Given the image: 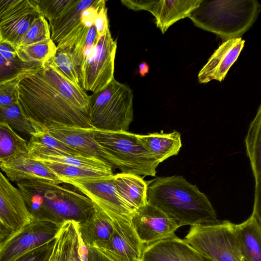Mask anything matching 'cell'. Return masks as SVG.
<instances>
[{"label":"cell","instance_id":"obj_25","mask_svg":"<svg viewBox=\"0 0 261 261\" xmlns=\"http://www.w3.org/2000/svg\"><path fill=\"white\" fill-rule=\"evenodd\" d=\"M143 147L160 163L177 155L181 147L180 134L176 130L170 133H154L146 135H137Z\"/></svg>","mask_w":261,"mask_h":261},{"label":"cell","instance_id":"obj_9","mask_svg":"<svg viewBox=\"0 0 261 261\" xmlns=\"http://www.w3.org/2000/svg\"><path fill=\"white\" fill-rule=\"evenodd\" d=\"M113 176L87 179L62 178L60 179L77 188L112 221L131 220L134 213L117 192Z\"/></svg>","mask_w":261,"mask_h":261},{"label":"cell","instance_id":"obj_27","mask_svg":"<svg viewBox=\"0 0 261 261\" xmlns=\"http://www.w3.org/2000/svg\"><path fill=\"white\" fill-rule=\"evenodd\" d=\"M94 205L92 215L78 224L79 233L85 247L93 246L96 242L107 240L113 231L111 219L97 205Z\"/></svg>","mask_w":261,"mask_h":261},{"label":"cell","instance_id":"obj_11","mask_svg":"<svg viewBox=\"0 0 261 261\" xmlns=\"http://www.w3.org/2000/svg\"><path fill=\"white\" fill-rule=\"evenodd\" d=\"M113 231L105 241L93 246L112 261L141 260L144 245L139 238L131 220L112 221Z\"/></svg>","mask_w":261,"mask_h":261},{"label":"cell","instance_id":"obj_6","mask_svg":"<svg viewBox=\"0 0 261 261\" xmlns=\"http://www.w3.org/2000/svg\"><path fill=\"white\" fill-rule=\"evenodd\" d=\"M183 240L214 261H245L236 234L234 224L229 221L191 226Z\"/></svg>","mask_w":261,"mask_h":261},{"label":"cell","instance_id":"obj_36","mask_svg":"<svg viewBox=\"0 0 261 261\" xmlns=\"http://www.w3.org/2000/svg\"><path fill=\"white\" fill-rule=\"evenodd\" d=\"M48 39H50L49 24L46 18L42 15H40L33 20L27 32L20 42L18 48Z\"/></svg>","mask_w":261,"mask_h":261},{"label":"cell","instance_id":"obj_38","mask_svg":"<svg viewBox=\"0 0 261 261\" xmlns=\"http://www.w3.org/2000/svg\"><path fill=\"white\" fill-rule=\"evenodd\" d=\"M26 75L0 84V105H9L18 102V84Z\"/></svg>","mask_w":261,"mask_h":261},{"label":"cell","instance_id":"obj_35","mask_svg":"<svg viewBox=\"0 0 261 261\" xmlns=\"http://www.w3.org/2000/svg\"><path fill=\"white\" fill-rule=\"evenodd\" d=\"M53 62L68 80L77 87H82L71 50H57Z\"/></svg>","mask_w":261,"mask_h":261},{"label":"cell","instance_id":"obj_37","mask_svg":"<svg viewBox=\"0 0 261 261\" xmlns=\"http://www.w3.org/2000/svg\"><path fill=\"white\" fill-rule=\"evenodd\" d=\"M74 0H34L42 15L49 21L59 17Z\"/></svg>","mask_w":261,"mask_h":261},{"label":"cell","instance_id":"obj_14","mask_svg":"<svg viewBox=\"0 0 261 261\" xmlns=\"http://www.w3.org/2000/svg\"><path fill=\"white\" fill-rule=\"evenodd\" d=\"M131 221L144 246L175 236L179 228L164 212L148 202L136 211Z\"/></svg>","mask_w":261,"mask_h":261},{"label":"cell","instance_id":"obj_1","mask_svg":"<svg viewBox=\"0 0 261 261\" xmlns=\"http://www.w3.org/2000/svg\"><path fill=\"white\" fill-rule=\"evenodd\" d=\"M41 69L23 77L17 86L18 102L39 133L57 126L91 128L89 113L75 106L44 79Z\"/></svg>","mask_w":261,"mask_h":261},{"label":"cell","instance_id":"obj_26","mask_svg":"<svg viewBox=\"0 0 261 261\" xmlns=\"http://www.w3.org/2000/svg\"><path fill=\"white\" fill-rule=\"evenodd\" d=\"M261 107L252 122L245 139L248 155L250 159L255 180L253 209L260 210V123Z\"/></svg>","mask_w":261,"mask_h":261},{"label":"cell","instance_id":"obj_5","mask_svg":"<svg viewBox=\"0 0 261 261\" xmlns=\"http://www.w3.org/2000/svg\"><path fill=\"white\" fill-rule=\"evenodd\" d=\"M133 93L115 79L103 89L89 95V114L92 128L127 132L133 120Z\"/></svg>","mask_w":261,"mask_h":261},{"label":"cell","instance_id":"obj_43","mask_svg":"<svg viewBox=\"0 0 261 261\" xmlns=\"http://www.w3.org/2000/svg\"><path fill=\"white\" fill-rule=\"evenodd\" d=\"M0 55L7 60H14L20 59L17 51L6 42L0 43Z\"/></svg>","mask_w":261,"mask_h":261},{"label":"cell","instance_id":"obj_4","mask_svg":"<svg viewBox=\"0 0 261 261\" xmlns=\"http://www.w3.org/2000/svg\"><path fill=\"white\" fill-rule=\"evenodd\" d=\"M260 11V5L255 0H202L189 18L196 27L218 35L224 41L241 37Z\"/></svg>","mask_w":261,"mask_h":261},{"label":"cell","instance_id":"obj_13","mask_svg":"<svg viewBox=\"0 0 261 261\" xmlns=\"http://www.w3.org/2000/svg\"><path fill=\"white\" fill-rule=\"evenodd\" d=\"M48 132L81 153L104 162L112 167L113 171L118 169L121 173L134 174L129 166L106 151L95 141L91 128L57 126L49 128Z\"/></svg>","mask_w":261,"mask_h":261},{"label":"cell","instance_id":"obj_18","mask_svg":"<svg viewBox=\"0 0 261 261\" xmlns=\"http://www.w3.org/2000/svg\"><path fill=\"white\" fill-rule=\"evenodd\" d=\"M245 42L241 37L223 41L199 72V82L206 84L214 80L222 82L231 66L237 60Z\"/></svg>","mask_w":261,"mask_h":261},{"label":"cell","instance_id":"obj_22","mask_svg":"<svg viewBox=\"0 0 261 261\" xmlns=\"http://www.w3.org/2000/svg\"><path fill=\"white\" fill-rule=\"evenodd\" d=\"M53 59L45 63L41 69L44 79L63 97L89 113V95L82 87L74 85L59 70Z\"/></svg>","mask_w":261,"mask_h":261},{"label":"cell","instance_id":"obj_24","mask_svg":"<svg viewBox=\"0 0 261 261\" xmlns=\"http://www.w3.org/2000/svg\"><path fill=\"white\" fill-rule=\"evenodd\" d=\"M234 229L245 261H261V222L251 215Z\"/></svg>","mask_w":261,"mask_h":261},{"label":"cell","instance_id":"obj_8","mask_svg":"<svg viewBox=\"0 0 261 261\" xmlns=\"http://www.w3.org/2000/svg\"><path fill=\"white\" fill-rule=\"evenodd\" d=\"M117 41L112 37L109 28L98 38L91 56L83 65L79 79L83 89L93 93L106 87L114 78Z\"/></svg>","mask_w":261,"mask_h":261},{"label":"cell","instance_id":"obj_2","mask_svg":"<svg viewBox=\"0 0 261 261\" xmlns=\"http://www.w3.org/2000/svg\"><path fill=\"white\" fill-rule=\"evenodd\" d=\"M17 185L33 218L59 224L70 220L79 224L94 211L91 200L68 182L25 179L17 182Z\"/></svg>","mask_w":261,"mask_h":261},{"label":"cell","instance_id":"obj_45","mask_svg":"<svg viewBox=\"0 0 261 261\" xmlns=\"http://www.w3.org/2000/svg\"><path fill=\"white\" fill-rule=\"evenodd\" d=\"M139 261H142V260H139Z\"/></svg>","mask_w":261,"mask_h":261},{"label":"cell","instance_id":"obj_41","mask_svg":"<svg viewBox=\"0 0 261 261\" xmlns=\"http://www.w3.org/2000/svg\"><path fill=\"white\" fill-rule=\"evenodd\" d=\"M84 261H112L94 246L85 247Z\"/></svg>","mask_w":261,"mask_h":261},{"label":"cell","instance_id":"obj_20","mask_svg":"<svg viewBox=\"0 0 261 261\" xmlns=\"http://www.w3.org/2000/svg\"><path fill=\"white\" fill-rule=\"evenodd\" d=\"M78 224L70 220L62 223L48 261H84L85 247L79 233Z\"/></svg>","mask_w":261,"mask_h":261},{"label":"cell","instance_id":"obj_3","mask_svg":"<svg viewBox=\"0 0 261 261\" xmlns=\"http://www.w3.org/2000/svg\"><path fill=\"white\" fill-rule=\"evenodd\" d=\"M147 200L179 227L211 225L220 221L206 196L181 176L157 177L149 182Z\"/></svg>","mask_w":261,"mask_h":261},{"label":"cell","instance_id":"obj_21","mask_svg":"<svg viewBox=\"0 0 261 261\" xmlns=\"http://www.w3.org/2000/svg\"><path fill=\"white\" fill-rule=\"evenodd\" d=\"M96 2L97 0H74L59 17L49 21L50 39L56 45L64 39L75 36L87 28L81 22V13Z\"/></svg>","mask_w":261,"mask_h":261},{"label":"cell","instance_id":"obj_29","mask_svg":"<svg viewBox=\"0 0 261 261\" xmlns=\"http://www.w3.org/2000/svg\"><path fill=\"white\" fill-rule=\"evenodd\" d=\"M29 153L26 140L5 123L0 122V163Z\"/></svg>","mask_w":261,"mask_h":261},{"label":"cell","instance_id":"obj_17","mask_svg":"<svg viewBox=\"0 0 261 261\" xmlns=\"http://www.w3.org/2000/svg\"><path fill=\"white\" fill-rule=\"evenodd\" d=\"M142 261H214L176 236L144 246Z\"/></svg>","mask_w":261,"mask_h":261},{"label":"cell","instance_id":"obj_10","mask_svg":"<svg viewBox=\"0 0 261 261\" xmlns=\"http://www.w3.org/2000/svg\"><path fill=\"white\" fill-rule=\"evenodd\" d=\"M62 224L32 218L29 223L0 244V261H13L55 239Z\"/></svg>","mask_w":261,"mask_h":261},{"label":"cell","instance_id":"obj_19","mask_svg":"<svg viewBox=\"0 0 261 261\" xmlns=\"http://www.w3.org/2000/svg\"><path fill=\"white\" fill-rule=\"evenodd\" d=\"M0 168L12 181L41 179L56 184L62 182L48 167L33 159L29 153L19 155L7 162L0 163Z\"/></svg>","mask_w":261,"mask_h":261},{"label":"cell","instance_id":"obj_31","mask_svg":"<svg viewBox=\"0 0 261 261\" xmlns=\"http://www.w3.org/2000/svg\"><path fill=\"white\" fill-rule=\"evenodd\" d=\"M37 161L45 165L54 172L59 178H96L114 175L113 171L86 168L48 161Z\"/></svg>","mask_w":261,"mask_h":261},{"label":"cell","instance_id":"obj_34","mask_svg":"<svg viewBox=\"0 0 261 261\" xmlns=\"http://www.w3.org/2000/svg\"><path fill=\"white\" fill-rule=\"evenodd\" d=\"M28 145L29 149L47 148L70 155H84L54 137L48 131L32 135Z\"/></svg>","mask_w":261,"mask_h":261},{"label":"cell","instance_id":"obj_33","mask_svg":"<svg viewBox=\"0 0 261 261\" xmlns=\"http://www.w3.org/2000/svg\"><path fill=\"white\" fill-rule=\"evenodd\" d=\"M56 50V45L51 39L20 47L17 49L21 60L39 62L43 65L54 58Z\"/></svg>","mask_w":261,"mask_h":261},{"label":"cell","instance_id":"obj_28","mask_svg":"<svg viewBox=\"0 0 261 261\" xmlns=\"http://www.w3.org/2000/svg\"><path fill=\"white\" fill-rule=\"evenodd\" d=\"M29 153L33 159L37 160L48 161L86 168L113 171L112 167L104 162L85 155H70L55 149L47 148L30 149Z\"/></svg>","mask_w":261,"mask_h":261},{"label":"cell","instance_id":"obj_16","mask_svg":"<svg viewBox=\"0 0 261 261\" xmlns=\"http://www.w3.org/2000/svg\"><path fill=\"white\" fill-rule=\"evenodd\" d=\"M40 15L34 0H21L11 13L0 20V43H7L17 50L31 23Z\"/></svg>","mask_w":261,"mask_h":261},{"label":"cell","instance_id":"obj_32","mask_svg":"<svg viewBox=\"0 0 261 261\" xmlns=\"http://www.w3.org/2000/svg\"><path fill=\"white\" fill-rule=\"evenodd\" d=\"M42 63L5 59L0 55V84L16 77L33 73L43 67Z\"/></svg>","mask_w":261,"mask_h":261},{"label":"cell","instance_id":"obj_7","mask_svg":"<svg viewBox=\"0 0 261 261\" xmlns=\"http://www.w3.org/2000/svg\"><path fill=\"white\" fill-rule=\"evenodd\" d=\"M93 137L103 149L129 166L134 174L155 176L160 163L143 147L137 135L91 128Z\"/></svg>","mask_w":261,"mask_h":261},{"label":"cell","instance_id":"obj_40","mask_svg":"<svg viewBox=\"0 0 261 261\" xmlns=\"http://www.w3.org/2000/svg\"><path fill=\"white\" fill-rule=\"evenodd\" d=\"M94 25L98 38L103 36L109 28L107 17V8L106 7L105 2L99 10L95 21Z\"/></svg>","mask_w":261,"mask_h":261},{"label":"cell","instance_id":"obj_44","mask_svg":"<svg viewBox=\"0 0 261 261\" xmlns=\"http://www.w3.org/2000/svg\"><path fill=\"white\" fill-rule=\"evenodd\" d=\"M149 67L148 65L145 62H143L139 65V73L142 76H145L148 73Z\"/></svg>","mask_w":261,"mask_h":261},{"label":"cell","instance_id":"obj_12","mask_svg":"<svg viewBox=\"0 0 261 261\" xmlns=\"http://www.w3.org/2000/svg\"><path fill=\"white\" fill-rule=\"evenodd\" d=\"M32 218L19 190L0 171V244Z\"/></svg>","mask_w":261,"mask_h":261},{"label":"cell","instance_id":"obj_23","mask_svg":"<svg viewBox=\"0 0 261 261\" xmlns=\"http://www.w3.org/2000/svg\"><path fill=\"white\" fill-rule=\"evenodd\" d=\"M113 180L118 195L134 213L147 203L149 182L141 176L121 172L114 174Z\"/></svg>","mask_w":261,"mask_h":261},{"label":"cell","instance_id":"obj_42","mask_svg":"<svg viewBox=\"0 0 261 261\" xmlns=\"http://www.w3.org/2000/svg\"><path fill=\"white\" fill-rule=\"evenodd\" d=\"M20 1L21 0H0V20L13 11Z\"/></svg>","mask_w":261,"mask_h":261},{"label":"cell","instance_id":"obj_15","mask_svg":"<svg viewBox=\"0 0 261 261\" xmlns=\"http://www.w3.org/2000/svg\"><path fill=\"white\" fill-rule=\"evenodd\" d=\"M202 0H128L122 1L123 5L135 10H146L155 17L156 27L163 34L177 21L189 17Z\"/></svg>","mask_w":261,"mask_h":261},{"label":"cell","instance_id":"obj_30","mask_svg":"<svg viewBox=\"0 0 261 261\" xmlns=\"http://www.w3.org/2000/svg\"><path fill=\"white\" fill-rule=\"evenodd\" d=\"M0 122L7 123L14 130L31 136L40 133L24 114L19 102L0 105Z\"/></svg>","mask_w":261,"mask_h":261},{"label":"cell","instance_id":"obj_39","mask_svg":"<svg viewBox=\"0 0 261 261\" xmlns=\"http://www.w3.org/2000/svg\"><path fill=\"white\" fill-rule=\"evenodd\" d=\"M55 239L29 251L13 261H48L51 253Z\"/></svg>","mask_w":261,"mask_h":261}]
</instances>
